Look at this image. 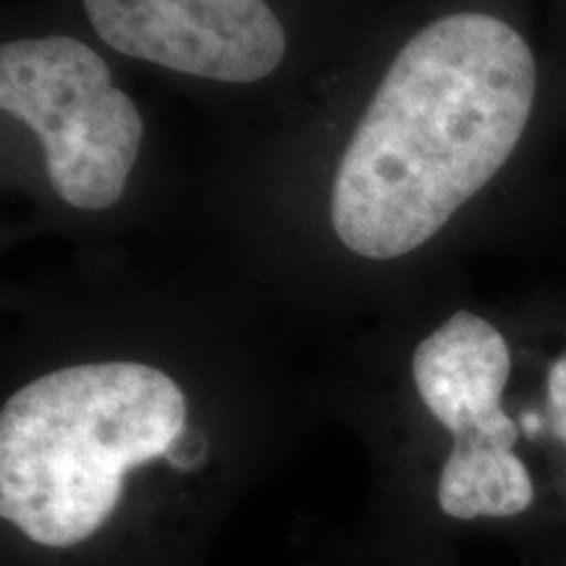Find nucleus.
Wrapping results in <instances>:
<instances>
[{"mask_svg":"<svg viewBox=\"0 0 566 566\" xmlns=\"http://www.w3.org/2000/svg\"><path fill=\"white\" fill-rule=\"evenodd\" d=\"M537 90L535 55L491 13H451L401 48L338 163L331 223L394 260L433 239L504 168Z\"/></svg>","mask_w":566,"mask_h":566,"instance_id":"obj_1","label":"nucleus"},{"mask_svg":"<svg viewBox=\"0 0 566 566\" xmlns=\"http://www.w3.org/2000/svg\"><path fill=\"white\" fill-rule=\"evenodd\" d=\"M187 399L158 367L76 365L32 380L0 412V514L40 546L95 535L132 467L166 457Z\"/></svg>","mask_w":566,"mask_h":566,"instance_id":"obj_2","label":"nucleus"},{"mask_svg":"<svg viewBox=\"0 0 566 566\" xmlns=\"http://www.w3.org/2000/svg\"><path fill=\"white\" fill-rule=\"evenodd\" d=\"M0 105L40 137L48 179L63 202L108 210L122 200L145 129L92 48L66 34L6 42Z\"/></svg>","mask_w":566,"mask_h":566,"instance_id":"obj_3","label":"nucleus"},{"mask_svg":"<svg viewBox=\"0 0 566 566\" xmlns=\"http://www.w3.org/2000/svg\"><path fill=\"white\" fill-rule=\"evenodd\" d=\"M113 51L212 82H258L286 55L265 0H84Z\"/></svg>","mask_w":566,"mask_h":566,"instance_id":"obj_4","label":"nucleus"},{"mask_svg":"<svg viewBox=\"0 0 566 566\" xmlns=\"http://www.w3.org/2000/svg\"><path fill=\"white\" fill-rule=\"evenodd\" d=\"M512 375L506 338L483 317L457 313L415 349L412 378L430 415L454 441L512 446L520 428L501 409Z\"/></svg>","mask_w":566,"mask_h":566,"instance_id":"obj_5","label":"nucleus"},{"mask_svg":"<svg viewBox=\"0 0 566 566\" xmlns=\"http://www.w3.org/2000/svg\"><path fill=\"white\" fill-rule=\"evenodd\" d=\"M535 485L512 446L454 441L438 480V506L454 520L516 516L530 509Z\"/></svg>","mask_w":566,"mask_h":566,"instance_id":"obj_6","label":"nucleus"},{"mask_svg":"<svg viewBox=\"0 0 566 566\" xmlns=\"http://www.w3.org/2000/svg\"><path fill=\"white\" fill-rule=\"evenodd\" d=\"M548 417L554 436L566 443V354L548 373Z\"/></svg>","mask_w":566,"mask_h":566,"instance_id":"obj_7","label":"nucleus"},{"mask_svg":"<svg viewBox=\"0 0 566 566\" xmlns=\"http://www.w3.org/2000/svg\"><path fill=\"white\" fill-rule=\"evenodd\" d=\"M205 454H208V441H205V436L197 433V430L184 428L181 436L168 446L166 459L174 467H179V470H195V467H200L205 462Z\"/></svg>","mask_w":566,"mask_h":566,"instance_id":"obj_8","label":"nucleus"},{"mask_svg":"<svg viewBox=\"0 0 566 566\" xmlns=\"http://www.w3.org/2000/svg\"><path fill=\"white\" fill-rule=\"evenodd\" d=\"M525 428L530 430V433H535V430H537V428H541V422H537L533 415H527V417H525Z\"/></svg>","mask_w":566,"mask_h":566,"instance_id":"obj_9","label":"nucleus"}]
</instances>
